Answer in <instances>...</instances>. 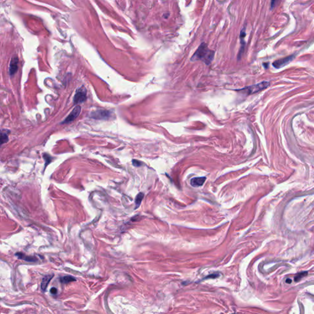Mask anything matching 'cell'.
<instances>
[{"mask_svg":"<svg viewBox=\"0 0 314 314\" xmlns=\"http://www.w3.org/2000/svg\"><path fill=\"white\" fill-rule=\"evenodd\" d=\"M215 52L210 50L208 48V45L203 42L195 52L191 58V61H195L201 60L205 63L207 65H209L212 61Z\"/></svg>","mask_w":314,"mask_h":314,"instance_id":"cell-1","label":"cell"},{"mask_svg":"<svg viewBox=\"0 0 314 314\" xmlns=\"http://www.w3.org/2000/svg\"><path fill=\"white\" fill-rule=\"evenodd\" d=\"M270 85V82L267 81H263L262 82L258 83L255 85H252L250 86H248L246 87L243 88V89L239 90L238 91H240V92L243 93V94L248 95L251 94H254L258 93L259 92H261L263 90L267 88Z\"/></svg>","mask_w":314,"mask_h":314,"instance_id":"cell-2","label":"cell"},{"mask_svg":"<svg viewBox=\"0 0 314 314\" xmlns=\"http://www.w3.org/2000/svg\"><path fill=\"white\" fill-rule=\"evenodd\" d=\"M294 57H295V55H293L286 57L282 58V59L275 60V61H274L272 63V66L274 68H277V69L281 68L287 65L288 64H289L291 61H293V60L294 59Z\"/></svg>","mask_w":314,"mask_h":314,"instance_id":"cell-3","label":"cell"},{"mask_svg":"<svg viewBox=\"0 0 314 314\" xmlns=\"http://www.w3.org/2000/svg\"><path fill=\"white\" fill-rule=\"evenodd\" d=\"M86 97V92L85 90L79 88L77 90L74 97V103L75 104L82 103L85 101Z\"/></svg>","mask_w":314,"mask_h":314,"instance_id":"cell-4","label":"cell"},{"mask_svg":"<svg viewBox=\"0 0 314 314\" xmlns=\"http://www.w3.org/2000/svg\"><path fill=\"white\" fill-rule=\"evenodd\" d=\"M80 111H81V108L79 106H77L74 107V109L72 111V112L70 113V114L67 117L66 119L63 122V123H68L71 122H73L74 120H75L77 117L79 116Z\"/></svg>","mask_w":314,"mask_h":314,"instance_id":"cell-5","label":"cell"},{"mask_svg":"<svg viewBox=\"0 0 314 314\" xmlns=\"http://www.w3.org/2000/svg\"><path fill=\"white\" fill-rule=\"evenodd\" d=\"M109 117V112L106 111H97L92 114V117L96 119H107Z\"/></svg>","mask_w":314,"mask_h":314,"instance_id":"cell-6","label":"cell"},{"mask_svg":"<svg viewBox=\"0 0 314 314\" xmlns=\"http://www.w3.org/2000/svg\"><path fill=\"white\" fill-rule=\"evenodd\" d=\"M206 180L205 177H197L192 178L190 181L191 185L193 187H198L202 186Z\"/></svg>","mask_w":314,"mask_h":314,"instance_id":"cell-7","label":"cell"},{"mask_svg":"<svg viewBox=\"0 0 314 314\" xmlns=\"http://www.w3.org/2000/svg\"><path fill=\"white\" fill-rule=\"evenodd\" d=\"M18 62H19V60H18L17 57H14L12 59L9 67V73L11 75H14L17 71Z\"/></svg>","mask_w":314,"mask_h":314,"instance_id":"cell-8","label":"cell"},{"mask_svg":"<svg viewBox=\"0 0 314 314\" xmlns=\"http://www.w3.org/2000/svg\"><path fill=\"white\" fill-rule=\"evenodd\" d=\"M15 256H17L19 259H23L25 260V261L28 262H36L38 260V259L34 256H27L22 253H17L15 254Z\"/></svg>","mask_w":314,"mask_h":314,"instance_id":"cell-9","label":"cell"},{"mask_svg":"<svg viewBox=\"0 0 314 314\" xmlns=\"http://www.w3.org/2000/svg\"><path fill=\"white\" fill-rule=\"evenodd\" d=\"M53 275H47L43 278L42 280V283H41V289L42 291H46L47 287L49 282H50L51 279L53 278Z\"/></svg>","mask_w":314,"mask_h":314,"instance_id":"cell-10","label":"cell"},{"mask_svg":"<svg viewBox=\"0 0 314 314\" xmlns=\"http://www.w3.org/2000/svg\"><path fill=\"white\" fill-rule=\"evenodd\" d=\"M246 36V31H245V28H243V30L241 31L240 33V44H241V48H240V52L239 53V58H240V57H241V55H242V53H243V51L244 50V46H245V42L244 41V38Z\"/></svg>","mask_w":314,"mask_h":314,"instance_id":"cell-11","label":"cell"},{"mask_svg":"<svg viewBox=\"0 0 314 314\" xmlns=\"http://www.w3.org/2000/svg\"><path fill=\"white\" fill-rule=\"evenodd\" d=\"M60 282L63 283V284H67V283H69L70 282H74L76 280V279L75 277L71 276V275H66V276H64V277H60Z\"/></svg>","mask_w":314,"mask_h":314,"instance_id":"cell-12","label":"cell"},{"mask_svg":"<svg viewBox=\"0 0 314 314\" xmlns=\"http://www.w3.org/2000/svg\"><path fill=\"white\" fill-rule=\"evenodd\" d=\"M8 140V134L6 131L4 130L0 131V144H3L7 142Z\"/></svg>","mask_w":314,"mask_h":314,"instance_id":"cell-13","label":"cell"},{"mask_svg":"<svg viewBox=\"0 0 314 314\" xmlns=\"http://www.w3.org/2000/svg\"><path fill=\"white\" fill-rule=\"evenodd\" d=\"M144 194L142 193H139L137 196H136V200H135V203H136V209L138 208L139 206L140 205L142 201V199L144 198Z\"/></svg>","mask_w":314,"mask_h":314,"instance_id":"cell-14","label":"cell"},{"mask_svg":"<svg viewBox=\"0 0 314 314\" xmlns=\"http://www.w3.org/2000/svg\"><path fill=\"white\" fill-rule=\"evenodd\" d=\"M307 271H305V272H301L300 273H298V274H297V275H296L294 277V280L295 282H298L299 281L302 277L306 276L307 275Z\"/></svg>","mask_w":314,"mask_h":314,"instance_id":"cell-15","label":"cell"},{"mask_svg":"<svg viewBox=\"0 0 314 314\" xmlns=\"http://www.w3.org/2000/svg\"><path fill=\"white\" fill-rule=\"evenodd\" d=\"M220 276V274L217 272V273H213V274H210L209 275H208L207 277H204L203 280L204 279H216V278L219 277Z\"/></svg>","mask_w":314,"mask_h":314,"instance_id":"cell-16","label":"cell"},{"mask_svg":"<svg viewBox=\"0 0 314 314\" xmlns=\"http://www.w3.org/2000/svg\"><path fill=\"white\" fill-rule=\"evenodd\" d=\"M132 162H133V165H134V166H140L141 165V163L140 162V161H138V160H133Z\"/></svg>","mask_w":314,"mask_h":314,"instance_id":"cell-17","label":"cell"},{"mask_svg":"<svg viewBox=\"0 0 314 314\" xmlns=\"http://www.w3.org/2000/svg\"><path fill=\"white\" fill-rule=\"evenodd\" d=\"M50 293L52 294H56L57 293V289L55 288V287H53V288H52L50 290Z\"/></svg>","mask_w":314,"mask_h":314,"instance_id":"cell-18","label":"cell"},{"mask_svg":"<svg viewBox=\"0 0 314 314\" xmlns=\"http://www.w3.org/2000/svg\"><path fill=\"white\" fill-rule=\"evenodd\" d=\"M291 282H292V280H291L290 279H287L286 280V283H291Z\"/></svg>","mask_w":314,"mask_h":314,"instance_id":"cell-19","label":"cell"}]
</instances>
